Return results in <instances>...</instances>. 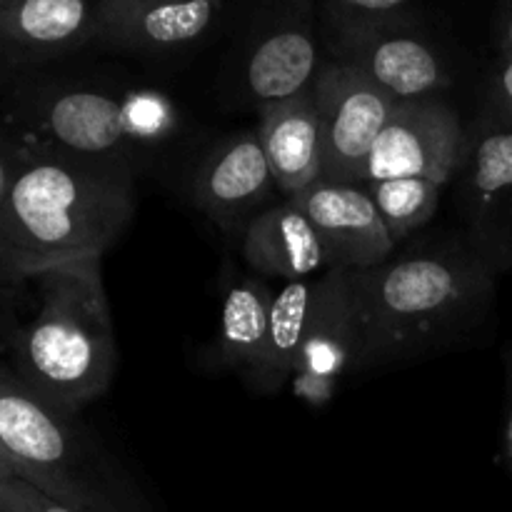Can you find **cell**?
I'll use <instances>...</instances> for the list:
<instances>
[{"label": "cell", "mask_w": 512, "mask_h": 512, "mask_svg": "<svg viewBox=\"0 0 512 512\" xmlns=\"http://www.w3.org/2000/svg\"><path fill=\"white\" fill-rule=\"evenodd\" d=\"M133 210L128 163L25 143L0 210V263L10 278L25 283L55 265L103 258Z\"/></svg>", "instance_id": "6da1fadb"}, {"label": "cell", "mask_w": 512, "mask_h": 512, "mask_svg": "<svg viewBox=\"0 0 512 512\" xmlns=\"http://www.w3.org/2000/svg\"><path fill=\"white\" fill-rule=\"evenodd\" d=\"M355 310V370L398 363L478 325L495 273L470 245L403 255L348 273Z\"/></svg>", "instance_id": "7a4b0ae2"}, {"label": "cell", "mask_w": 512, "mask_h": 512, "mask_svg": "<svg viewBox=\"0 0 512 512\" xmlns=\"http://www.w3.org/2000/svg\"><path fill=\"white\" fill-rule=\"evenodd\" d=\"M25 280L35 285L38 303L28 323L10 330V370L40 398L75 415L110 388L118 370L100 258L55 265Z\"/></svg>", "instance_id": "3957f363"}, {"label": "cell", "mask_w": 512, "mask_h": 512, "mask_svg": "<svg viewBox=\"0 0 512 512\" xmlns=\"http://www.w3.org/2000/svg\"><path fill=\"white\" fill-rule=\"evenodd\" d=\"M0 443L15 475L80 512H143L73 413L55 408L0 360Z\"/></svg>", "instance_id": "277c9868"}, {"label": "cell", "mask_w": 512, "mask_h": 512, "mask_svg": "<svg viewBox=\"0 0 512 512\" xmlns=\"http://www.w3.org/2000/svg\"><path fill=\"white\" fill-rule=\"evenodd\" d=\"M3 118L25 143L88 160H123L130 145L153 140L163 128L160 105L138 108L88 85L25 73L0 88Z\"/></svg>", "instance_id": "5b68a950"}, {"label": "cell", "mask_w": 512, "mask_h": 512, "mask_svg": "<svg viewBox=\"0 0 512 512\" xmlns=\"http://www.w3.org/2000/svg\"><path fill=\"white\" fill-rule=\"evenodd\" d=\"M323 130V180L368 183V163L398 100L350 63H333L313 80Z\"/></svg>", "instance_id": "8992f818"}, {"label": "cell", "mask_w": 512, "mask_h": 512, "mask_svg": "<svg viewBox=\"0 0 512 512\" xmlns=\"http://www.w3.org/2000/svg\"><path fill=\"white\" fill-rule=\"evenodd\" d=\"M470 143L460 118L443 100L418 98L395 105L368 163V183L423 178L445 185L465 165Z\"/></svg>", "instance_id": "52a82bcc"}, {"label": "cell", "mask_w": 512, "mask_h": 512, "mask_svg": "<svg viewBox=\"0 0 512 512\" xmlns=\"http://www.w3.org/2000/svg\"><path fill=\"white\" fill-rule=\"evenodd\" d=\"M98 3L0 0V88L98 43Z\"/></svg>", "instance_id": "ba28073f"}, {"label": "cell", "mask_w": 512, "mask_h": 512, "mask_svg": "<svg viewBox=\"0 0 512 512\" xmlns=\"http://www.w3.org/2000/svg\"><path fill=\"white\" fill-rule=\"evenodd\" d=\"M468 245L495 275L512 268V125L488 118L465 160Z\"/></svg>", "instance_id": "9c48e42d"}, {"label": "cell", "mask_w": 512, "mask_h": 512, "mask_svg": "<svg viewBox=\"0 0 512 512\" xmlns=\"http://www.w3.org/2000/svg\"><path fill=\"white\" fill-rule=\"evenodd\" d=\"M293 200L318 230L330 270L360 273L390 260L395 240L363 185L318 180Z\"/></svg>", "instance_id": "30bf717a"}, {"label": "cell", "mask_w": 512, "mask_h": 512, "mask_svg": "<svg viewBox=\"0 0 512 512\" xmlns=\"http://www.w3.org/2000/svg\"><path fill=\"white\" fill-rule=\"evenodd\" d=\"M355 343L358 338L348 270H328L315 285L303 353L293 378L295 393L308 403L333 398L338 380L353 370Z\"/></svg>", "instance_id": "8fae6325"}, {"label": "cell", "mask_w": 512, "mask_h": 512, "mask_svg": "<svg viewBox=\"0 0 512 512\" xmlns=\"http://www.w3.org/2000/svg\"><path fill=\"white\" fill-rule=\"evenodd\" d=\"M223 5L213 0L150 3V0H98V43L128 53L163 55L198 43Z\"/></svg>", "instance_id": "7c38bea8"}, {"label": "cell", "mask_w": 512, "mask_h": 512, "mask_svg": "<svg viewBox=\"0 0 512 512\" xmlns=\"http://www.w3.org/2000/svg\"><path fill=\"white\" fill-rule=\"evenodd\" d=\"M243 255L260 275L285 283L315 280V275L323 278L330 270L318 230L293 198H285V203L273 205L250 220Z\"/></svg>", "instance_id": "4fadbf2b"}, {"label": "cell", "mask_w": 512, "mask_h": 512, "mask_svg": "<svg viewBox=\"0 0 512 512\" xmlns=\"http://www.w3.org/2000/svg\"><path fill=\"white\" fill-rule=\"evenodd\" d=\"M275 188L258 133H240L210 153L193 183V203L215 223H235Z\"/></svg>", "instance_id": "5bb4252c"}, {"label": "cell", "mask_w": 512, "mask_h": 512, "mask_svg": "<svg viewBox=\"0 0 512 512\" xmlns=\"http://www.w3.org/2000/svg\"><path fill=\"white\" fill-rule=\"evenodd\" d=\"M275 188L295 198L323 180V130L313 90L283 103L263 105L258 130Z\"/></svg>", "instance_id": "9a60e30c"}, {"label": "cell", "mask_w": 512, "mask_h": 512, "mask_svg": "<svg viewBox=\"0 0 512 512\" xmlns=\"http://www.w3.org/2000/svg\"><path fill=\"white\" fill-rule=\"evenodd\" d=\"M345 63L355 65L398 103L433 98V93L450 85L443 58L413 33L385 35L373 43L348 50Z\"/></svg>", "instance_id": "2e32d148"}, {"label": "cell", "mask_w": 512, "mask_h": 512, "mask_svg": "<svg viewBox=\"0 0 512 512\" xmlns=\"http://www.w3.org/2000/svg\"><path fill=\"white\" fill-rule=\"evenodd\" d=\"M318 53L308 23H283L270 30L248 58V88L263 105L283 103L308 93L313 83Z\"/></svg>", "instance_id": "e0dca14e"}, {"label": "cell", "mask_w": 512, "mask_h": 512, "mask_svg": "<svg viewBox=\"0 0 512 512\" xmlns=\"http://www.w3.org/2000/svg\"><path fill=\"white\" fill-rule=\"evenodd\" d=\"M275 293L265 280L243 278L230 285L220 310L218 358L250 378L263 360Z\"/></svg>", "instance_id": "ac0fdd59"}, {"label": "cell", "mask_w": 512, "mask_h": 512, "mask_svg": "<svg viewBox=\"0 0 512 512\" xmlns=\"http://www.w3.org/2000/svg\"><path fill=\"white\" fill-rule=\"evenodd\" d=\"M315 285H318V278L298 280V283H285L275 293L263 360L253 375L258 388L278 390L298 373L305 328H308L310 308L315 300Z\"/></svg>", "instance_id": "d6986e66"}, {"label": "cell", "mask_w": 512, "mask_h": 512, "mask_svg": "<svg viewBox=\"0 0 512 512\" xmlns=\"http://www.w3.org/2000/svg\"><path fill=\"white\" fill-rule=\"evenodd\" d=\"M330 28L348 50L395 33H413L418 20L408 0H333L325 5Z\"/></svg>", "instance_id": "ffe728a7"}, {"label": "cell", "mask_w": 512, "mask_h": 512, "mask_svg": "<svg viewBox=\"0 0 512 512\" xmlns=\"http://www.w3.org/2000/svg\"><path fill=\"white\" fill-rule=\"evenodd\" d=\"M363 188L373 198L390 238L400 243L433 220L443 185L423 178H390L373 180V183H365Z\"/></svg>", "instance_id": "44dd1931"}, {"label": "cell", "mask_w": 512, "mask_h": 512, "mask_svg": "<svg viewBox=\"0 0 512 512\" xmlns=\"http://www.w3.org/2000/svg\"><path fill=\"white\" fill-rule=\"evenodd\" d=\"M0 512H80L20 478L0 483Z\"/></svg>", "instance_id": "7402d4cb"}, {"label": "cell", "mask_w": 512, "mask_h": 512, "mask_svg": "<svg viewBox=\"0 0 512 512\" xmlns=\"http://www.w3.org/2000/svg\"><path fill=\"white\" fill-rule=\"evenodd\" d=\"M490 118L512 125V55L500 53L490 75Z\"/></svg>", "instance_id": "603a6c76"}, {"label": "cell", "mask_w": 512, "mask_h": 512, "mask_svg": "<svg viewBox=\"0 0 512 512\" xmlns=\"http://www.w3.org/2000/svg\"><path fill=\"white\" fill-rule=\"evenodd\" d=\"M23 138L18 130L0 115V210H3L5 198H8L10 183L18 170L20 155H23Z\"/></svg>", "instance_id": "cb8c5ba5"}, {"label": "cell", "mask_w": 512, "mask_h": 512, "mask_svg": "<svg viewBox=\"0 0 512 512\" xmlns=\"http://www.w3.org/2000/svg\"><path fill=\"white\" fill-rule=\"evenodd\" d=\"M498 45L500 53L512 55V8L505 10L498 23Z\"/></svg>", "instance_id": "d4e9b609"}, {"label": "cell", "mask_w": 512, "mask_h": 512, "mask_svg": "<svg viewBox=\"0 0 512 512\" xmlns=\"http://www.w3.org/2000/svg\"><path fill=\"white\" fill-rule=\"evenodd\" d=\"M10 478H18V475H15L13 463H10L8 453H5L3 443H0V483H3V480H10Z\"/></svg>", "instance_id": "484cf974"}, {"label": "cell", "mask_w": 512, "mask_h": 512, "mask_svg": "<svg viewBox=\"0 0 512 512\" xmlns=\"http://www.w3.org/2000/svg\"><path fill=\"white\" fill-rule=\"evenodd\" d=\"M18 285H20L18 280L10 278L8 270H5L3 263H0V290H15V288H18Z\"/></svg>", "instance_id": "4316f807"}, {"label": "cell", "mask_w": 512, "mask_h": 512, "mask_svg": "<svg viewBox=\"0 0 512 512\" xmlns=\"http://www.w3.org/2000/svg\"><path fill=\"white\" fill-rule=\"evenodd\" d=\"M505 448H508V458L512 463V415H510V423H508V433H505Z\"/></svg>", "instance_id": "83f0119b"}, {"label": "cell", "mask_w": 512, "mask_h": 512, "mask_svg": "<svg viewBox=\"0 0 512 512\" xmlns=\"http://www.w3.org/2000/svg\"><path fill=\"white\" fill-rule=\"evenodd\" d=\"M510 390H512V365H510Z\"/></svg>", "instance_id": "f1b7e54d"}]
</instances>
